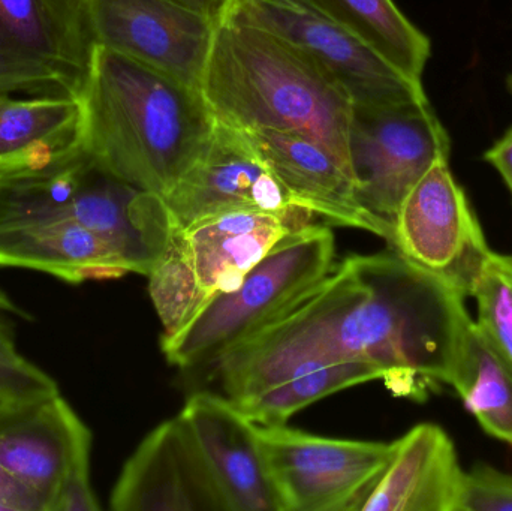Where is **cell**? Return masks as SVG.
I'll return each mask as SVG.
<instances>
[{
    "instance_id": "1",
    "label": "cell",
    "mask_w": 512,
    "mask_h": 511,
    "mask_svg": "<svg viewBox=\"0 0 512 511\" xmlns=\"http://www.w3.org/2000/svg\"><path fill=\"white\" fill-rule=\"evenodd\" d=\"M466 296L399 252L351 255L273 323L210 366L228 399L328 363L373 366L424 401L450 386L471 314Z\"/></svg>"
},
{
    "instance_id": "2",
    "label": "cell",
    "mask_w": 512,
    "mask_h": 511,
    "mask_svg": "<svg viewBox=\"0 0 512 511\" xmlns=\"http://www.w3.org/2000/svg\"><path fill=\"white\" fill-rule=\"evenodd\" d=\"M80 98L87 155L110 176L162 197L215 131L201 90L99 45Z\"/></svg>"
},
{
    "instance_id": "3",
    "label": "cell",
    "mask_w": 512,
    "mask_h": 511,
    "mask_svg": "<svg viewBox=\"0 0 512 511\" xmlns=\"http://www.w3.org/2000/svg\"><path fill=\"white\" fill-rule=\"evenodd\" d=\"M200 90L222 125L306 135L351 165V96L327 69L273 33L219 21Z\"/></svg>"
},
{
    "instance_id": "4",
    "label": "cell",
    "mask_w": 512,
    "mask_h": 511,
    "mask_svg": "<svg viewBox=\"0 0 512 511\" xmlns=\"http://www.w3.org/2000/svg\"><path fill=\"white\" fill-rule=\"evenodd\" d=\"M334 236L309 224L286 236L233 290L209 297L161 348L180 369L210 368L297 305L333 269Z\"/></svg>"
},
{
    "instance_id": "5",
    "label": "cell",
    "mask_w": 512,
    "mask_h": 511,
    "mask_svg": "<svg viewBox=\"0 0 512 511\" xmlns=\"http://www.w3.org/2000/svg\"><path fill=\"white\" fill-rule=\"evenodd\" d=\"M348 150L361 206L394 231L406 195L436 161L450 159L451 141L429 99L354 104Z\"/></svg>"
},
{
    "instance_id": "6",
    "label": "cell",
    "mask_w": 512,
    "mask_h": 511,
    "mask_svg": "<svg viewBox=\"0 0 512 511\" xmlns=\"http://www.w3.org/2000/svg\"><path fill=\"white\" fill-rule=\"evenodd\" d=\"M282 511H360L387 470L394 443L319 437L256 425Z\"/></svg>"
},
{
    "instance_id": "7",
    "label": "cell",
    "mask_w": 512,
    "mask_h": 511,
    "mask_svg": "<svg viewBox=\"0 0 512 511\" xmlns=\"http://www.w3.org/2000/svg\"><path fill=\"white\" fill-rule=\"evenodd\" d=\"M225 18L259 27L327 69L354 104L427 99L411 80L307 0H230Z\"/></svg>"
},
{
    "instance_id": "8",
    "label": "cell",
    "mask_w": 512,
    "mask_h": 511,
    "mask_svg": "<svg viewBox=\"0 0 512 511\" xmlns=\"http://www.w3.org/2000/svg\"><path fill=\"white\" fill-rule=\"evenodd\" d=\"M448 161H436L406 195L390 246L471 297L492 249Z\"/></svg>"
},
{
    "instance_id": "9",
    "label": "cell",
    "mask_w": 512,
    "mask_h": 511,
    "mask_svg": "<svg viewBox=\"0 0 512 511\" xmlns=\"http://www.w3.org/2000/svg\"><path fill=\"white\" fill-rule=\"evenodd\" d=\"M93 44L200 90L219 21L171 0H80Z\"/></svg>"
},
{
    "instance_id": "10",
    "label": "cell",
    "mask_w": 512,
    "mask_h": 511,
    "mask_svg": "<svg viewBox=\"0 0 512 511\" xmlns=\"http://www.w3.org/2000/svg\"><path fill=\"white\" fill-rule=\"evenodd\" d=\"M80 0H0V65L80 95L93 53Z\"/></svg>"
},
{
    "instance_id": "11",
    "label": "cell",
    "mask_w": 512,
    "mask_h": 511,
    "mask_svg": "<svg viewBox=\"0 0 512 511\" xmlns=\"http://www.w3.org/2000/svg\"><path fill=\"white\" fill-rule=\"evenodd\" d=\"M114 511H230L194 435L179 416L153 429L126 461Z\"/></svg>"
},
{
    "instance_id": "12",
    "label": "cell",
    "mask_w": 512,
    "mask_h": 511,
    "mask_svg": "<svg viewBox=\"0 0 512 511\" xmlns=\"http://www.w3.org/2000/svg\"><path fill=\"white\" fill-rule=\"evenodd\" d=\"M164 200L177 230L233 210L288 212L298 207L245 135L218 122L203 155Z\"/></svg>"
},
{
    "instance_id": "13",
    "label": "cell",
    "mask_w": 512,
    "mask_h": 511,
    "mask_svg": "<svg viewBox=\"0 0 512 511\" xmlns=\"http://www.w3.org/2000/svg\"><path fill=\"white\" fill-rule=\"evenodd\" d=\"M240 132L286 189L295 206L330 224L369 231L391 245L393 228L361 206L351 165L321 141L274 129Z\"/></svg>"
},
{
    "instance_id": "14",
    "label": "cell",
    "mask_w": 512,
    "mask_h": 511,
    "mask_svg": "<svg viewBox=\"0 0 512 511\" xmlns=\"http://www.w3.org/2000/svg\"><path fill=\"white\" fill-rule=\"evenodd\" d=\"M92 449V434L60 396L0 404V462L50 511L75 456Z\"/></svg>"
},
{
    "instance_id": "15",
    "label": "cell",
    "mask_w": 512,
    "mask_h": 511,
    "mask_svg": "<svg viewBox=\"0 0 512 511\" xmlns=\"http://www.w3.org/2000/svg\"><path fill=\"white\" fill-rule=\"evenodd\" d=\"M194 435L230 511H282L256 425L225 395L198 392L179 414Z\"/></svg>"
},
{
    "instance_id": "16",
    "label": "cell",
    "mask_w": 512,
    "mask_h": 511,
    "mask_svg": "<svg viewBox=\"0 0 512 511\" xmlns=\"http://www.w3.org/2000/svg\"><path fill=\"white\" fill-rule=\"evenodd\" d=\"M303 207L288 212L233 210L200 219L182 231L183 243L206 300L233 290L286 236L312 224Z\"/></svg>"
},
{
    "instance_id": "17",
    "label": "cell",
    "mask_w": 512,
    "mask_h": 511,
    "mask_svg": "<svg viewBox=\"0 0 512 511\" xmlns=\"http://www.w3.org/2000/svg\"><path fill=\"white\" fill-rule=\"evenodd\" d=\"M75 197L38 221L0 228V267L36 270L72 285L128 275L113 245L78 219Z\"/></svg>"
},
{
    "instance_id": "18",
    "label": "cell",
    "mask_w": 512,
    "mask_h": 511,
    "mask_svg": "<svg viewBox=\"0 0 512 511\" xmlns=\"http://www.w3.org/2000/svg\"><path fill=\"white\" fill-rule=\"evenodd\" d=\"M84 153L80 95L0 93V185L51 173Z\"/></svg>"
},
{
    "instance_id": "19",
    "label": "cell",
    "mask_w": 512,
    "mask_h": 511,
    "mask_svg": "<svg viewBox=\"0 0 512 511\" xmlns=\"http://www.w3.org/2000/svg\"><path fill=\"white\" fill-rule=\"evenodd\" d=\"M465 474L447 432L421 423L394 441L393 458L360 511H460Z\"/></svg>"
},
{
    "instance_id": "20",
    "label": "cell",
    "mask_w": 512,
    "mask_h": 511,
    "mask_svg": "<svg viewBox=\"0 0 512 511\" xmlns=\"http://www.w3.org/2000/svg\"><path fill=\"white\" fill-rule=\"evenodd\" d=\"M450 387L481 428L512 447V359L478 321H469Z\"/></svg>"
},
{
    "instance_id": "21",
    "label": "cell",
    "mask_w": 512,
    "mask_h": 511,
    "mask_svg": "<svg viewBox=\"0 0 512 511\" xmlns=\"http://www.w3.org/2000/svg\"><path fill=\"white\" fill-rule=\"evenodd\" d=\"M334 23L369 45L382 59L421 83L430 41L393 0H307Z\"/></svg>"
},
{
    "instance_id": "22",
    "label": "cell",
    "mask_w": 512,
    "mask_h": 511,
    "mask_svg": "<svg viewBox=\"0 0 512 511\" xmlns=\"http://www.w3.org/2000/svg\"><path fill=\"white\" fill-rule=\"evenodd\" d=\"M375 380H381V374L367 363H328L230 401L255 425H285L295 413L322 398Z\"/></svg>"
},
{
    "instance_id": "23",
    "label": "cell",
    "mask_w": 512,
    "mask_h": 511,
    "mask_svg": "<svg viewBox=\"0 0 512 511\" xmlns=\"http://www.w3.org/2000/svg\"><path fill=\"white\" fill-rule=\"evenodd\" d=\"M147 278L164 336L182 329L206 302L180 230H176L164 257Z\"/></svg>"
},
{
    "instance_id": "24",
    "label": "cell",
    "mask_w": 512,
    "mask_h": 511,
    "mask_svg": "<svg viewBox=\"0 0 512 511\" xmlns=\"http://www.w3.org/2000/svg\"><path fill=\"white\" fill-rule=\"evenodd\" d=\"M471 297L478 323L512 359V254L490 252Z\"/></svg>"
},
{
    "instance_id": "25",
    "label": "cell",
    "mask_w": 512,
    "mask_h": 511,
    "mask_svg": "<svg viewBox=\"0 0 512 511\" xmlns=\"http://www.w3.org/2000/svg\"><path fill=\"white\" fill-rule=\"evenodd\" d=\"M460 511H512V474L487 464L466 471Z\"/></svg>"
},
{
    "instance_id": "26",
    "label": "cell",
    "mask_w": 512,
    "mask_h": 511,
    "mask_svg": "<svg viewBox=\"0 0 512 511\" xmlns=\"http://www.w3.org/2000/svg\"><path fill=\"white\" fill-rule=\"evenodd\" d=\"M59 393L53 378L24 357L0 356V404H17Z\"/></svg>"
},
{
    "instance_id": "27",
    "label": "cell",
    "mask_w": 512,
    "mask_h": 511,
    "mask_svg": "<svg viewBox=\"0 0 512 511\" xmlns=\"http://www.w3.org/2000/svg\"><path fill=\"white\" fill-rule=\"evenodd\" d=\"M101 510L90 483V449L75 456L69 465L50 511Z\"/></svg>"
},
{
    "instance_id": "28",
    "label": "cell",
    "mask_w": 512,
    "mask_h": 511,
    "mask_svg": "<svg viewBox=\"0 0 512 511\" xmlns=\"http://www.w3.org/2000/svg\"><path fill=\"white\" fill-rule=\"evenodd\" d=\"M0 93H29V95H62L48 84L0 65Z\"/></svg>"
},
{
    "instance_id": "29",
    "label": "cell",
    "mask_w": 512,
    "mask_h": 511,
    "mask_svg": "<svg viewBox=\"0 0 512 511\" xmlns=\"http://www.w3.org/2000/svg\"><path fill=\"white\" fill-rule=\"evenodd\" d=\"M0 497L14 504L17 511H42L38 500L8 473L0 462Z\"/></svg>"
},
{
    "instance_id": "30",
    "label": "cell",
    "mask_w": 512,
    "mask_h": 511,
    "mask_svg": "<svg viewBox=\"0 0 512 511\" xmlns=\"http://www.w3.org/2000/svg\"><path fill=\"white\" fill-rule=\"evenodd\" d=\"M486 161L498 170L507 185H512V128L484 155Z\"/></svg>"
},
{
    "instance_id": "31",
    "label": "cell",
    "mask_w": 512,
    "mask_h": 511,
    "mask_svg": "<svg viewBox=\"0 0 512 511\" xmlns=\"http://www.w3.org/2000/svg\"><path fill=\"white\" fill-rule=\"evenodd\" d=\"M171 2L179 3L215 21H222L227 15L230 0H171Z\"/></svg>"
},
{
    "instance_id": "32",
    "label": "cell",
    "mask_w": 512,
    "mask_h": 511,
    "mask_svg": "<svg viewBox=\"0 0 512 511\" xmlns=\"http://www.w3.org/2000/svg\"><path fill=\"white\" fill-rule=\"evenodd\" d=\"M0 356L9 357V359L23 357L18 354L17 348H15L11 329L2 321H0Z\"/></svg>"
},
{
    "instance_id": "33",
    "label": "cell",
    "mask_w": 512,
    "mask_h": 511,
    "mask_svg": "<svg viewBox=\"0 0 512 511\" xmlns=\"http://www.w3.org/2000/svg\"><path fill=\"white\" fill-rule=\"evenodd\" d=\"M0 311L11 312V314L17 315V317L23 318V320H29L30 315L26 314L23 309L18 308L2 290H0Z\"/></svg>"
},
{
    "instance_id": "34",
    "label": "cell",
    "mask_w": 512,
    "mask_h": 511,
    "mask_svg": "<svg viewBox=\"0 0 512 511\" xmlns=\"http://www.w3.org/2000/svg\"><path fill=\"white\" fill-rule=\"evenodd\" d=\"M0 511H17V509H15V506L11 503V501L0 497Z\"/></svg>"
},
{
    "instance_id": "35",
    "label": "cell",
    "mask_w": 512,
    "mask_h": 511,
    "mask_svg": "<svg viewBox=\"0 0 512 511\" xmlns=\"http://www.w3.org/2000/svg\"><path fill=\"white\" fill-rule=\"evenodd\" d=\"M510 87H511V90H512V75H511V78H510Z\"/></svg>"
},
{
    "instance_id": "36",
    "label": "cell",
    "mask_w": 512,
    "mask_h": 511,
    "mask_svg": "<svg viewBox=\"0 0 512 511\" xmlns=\"http://www.w3.org/2000/svg\"><path fill=\"white\" fill-rule=\"evenodd\" d=\"M510 189H511V194H512V185H510Z\"/></svg>"
}]
</instances>
